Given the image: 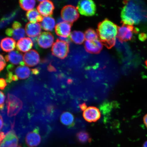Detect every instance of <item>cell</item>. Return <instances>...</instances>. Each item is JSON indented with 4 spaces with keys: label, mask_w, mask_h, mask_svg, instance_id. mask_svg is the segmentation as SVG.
I'll use <instances>...</instances> for the list:
<instances>
[{
    "label": "cell",
    "mask_w": 147,
    "mask_h": 147,
    "mask_svg": "<svg viewBox=\"0 0 147 147\" xmlns=\"http://www.w3.org/2000/svg\"><path fill=\"white\" fill-rule=\"evenodd\" d=\"M15 90L7 94L6 105L3 111L1 112L5 119V123L9 125L11 130L15 127L16 120L22 117L27 109L28 95L25 91ZM28 94V93H27Z\"/></svg>",
    "instance_id": "obj_1"
},
{
    "label": "cell",
    "mask_w": 147,
    "mask_h": 147,
    "mask_svg": "<svg viewBox=\"0 0 147 147\" xmlns=\"http://www.w3.org/2000/svg\"><path fill=\"white\" fill-rule=\"evenodd\" d=\"M121 13V19L124 25H139L147 21V8L141 1L125 2Z\"/></svg>",
    "instance_id": "obj_2"
},
{
    "label": "cell",
    "mask_w": 147,
    "mask_h": 147,
    "mask_svg": "<svg viewBox=\"0 0 147 147\" xmlns=\"http://www.w3.org/2000/svg\"><path fill=\"white\" fill-rule=\"evenodd\" d=\"M118 28L117 25L108 20H105L99 24L97 34L101 41L106 47L110 48L115 45Z\"/></svg>",
    "instance_id": "obj_3"
},
{
    "label": "cell",
    "mask_w": 147,
    "mask_h": 147,
    "mask_svg": "<svg viewBox=\"0 0 147 147\" xmlns=\"http://www.w3.org/2000/svg\"><path fill=\"white\" fill-rule=\"evenodd\" d=\"M51 51L54 56L63 59L67 57L69 53L68 43L58 39L53 44Z\"/></svg>",
    "instance_id": "obj_4"
},
{
    "label": "cell",
    "mask_w": 147,
    "mask_h": 147,
    "mask_svg": "<svg viewBox=\"0 0 147 147\" xmlns=\"http://www.w3.org/2000/svg\"><path fill=\"white\" fill-rule=\"evenodd\" d=\"M40 128L36 126L31 131L28 132L25 137V142L28 147H36L40 144L41 141Z\"/></svg>",
    "instance_id": "obj_5"
},
{
    "label": "cell",
    "mask_w": 147,
    "mask_h": 147,
    "mask_svg": "<svg viewBox=\"0 0 147 147\" xmlns=\"http://www.w3.org/2000/svg\"><path fill=\"white\" fill-rule=\"evenodd\" d=\"M78 9L79 12L81 14L86 16H93L96 11V5L94 1L91 0L79 1Z\"/></svg>",
    "instance_id": "obj_6"
},
{
    "label": "cell",
    "mask_w": 147,
    "mask_h": 147,
    "mask_svg": "<svg viewBox=\"0 0 147 147\" xmlns=\"http://www.w3.org/2000/svg\"><path fill=\"white\" fill-rule=\"evenodd\" d=\"M139 30L133 26L124 25L118 28L117 36L120 41H130L133 38L134 33H138Z\"/></svg>",
    "instance_id": "obj_7"
},
{
    "label": "cell",
    "mask_w": 147,
    "mask_h": 147,
    "mask_svg": "<svg viewBox=\"0 0 147 147\" xmlns=\"http://www.w3.org/2000/svg\"><path fill=\"white\" fill-rule=\"evenodd\" d=\"M61 16L64 21L71 24L78 19L79 12L78 9L73 5H66L61 10Z\"/></svg>",
    "instance_id": "obj_8"
},
{
    "label": "cell",
    "mask_w": 147,
    "mask_h": 147,
    "mask_svg": "<svg viewBox=\"0 0 147 147\" xmlns=\"http://www.w3.org/2000/svg\"><path fill=\"white\" fill-rule=\"evenodd\" d=\"M54 38L50 32H42L38 36L37 43L42 48L47 49L50 47L54 44Z\"/></svg>",
    "instance_id": "obj_9"
},
{
    "label": "cell",
    "mask_w": 147,
    "mask_h": 147,
    "mask_svg": "<svg viewBox=\"0 0 147 147\" xmlns=\"http://www.w3.org/2000/svg\"><path fill=\"white\" fill-rule=\"evenodd\" d=\"M23 59L25 65L29 67H32L39 63L40 57L37 51L32 49L24 55Z\"/></svg>",
    "instance_id": "obj_10"
},
{
    "label": "cell",
    "mask_w": 147,
    "mask_h": 147,
    "mask_svg": "<svg viewBox=\"0 0 147 147\" xmlns=\"http://www.w3.org/2000/svg\"><path fill=\"white\" fill-rule=\"evenodd\" d=\"M83 116L87 122H95L100 118L101 114L98 108L94 107H89L84 111Z\"/></svg>",
    "instance_id": "obj_11"
},
{
    "label": "cell",
    "mask_w": 147,
    "mask_h": 147,
    "mask_svg": "<svg viewBox=\"0 0 147 147\" xmlns=\"http://www.w3.org/2000/svg\"><path fill=\"white\" fill-rule=\"evenodd\" d=\"M55 30L56 34L60 37H68L71 34V24L63 21L62 20H59L55 27Z\"/></svg>",
    "instance_id": "obj_12"
},
{
    "label": "cell",
    "mask_w": 147,
    "mask_h": 147,
    "mask_svg": "<svg viewBox=\"0 0 147 147\" xmlns=\"http://www.w3.org/2000/svg\"><path fill=\"white\" fill-rule=\"evenodd\" d=\"M54 9V3L50 1H43L37 7L38 13L46 17L52 15Z\"/></svg>",
    "instance_id": "obj_13"
},
{
    "label": "cell",
    "mask_w": 147,
    "mask_h": 147,
    "mask_svg": "<svg viewBox=\"0 0 147 147\" xmlns=\"http://www.w3.org/2000/svg\"><path fill=\"white\" fill-rule=\"evenodd\" d=\"M84 46L88 52L93 54H97L100 52L102 48V42L98 39L93 41L86 40Z\"/></svg>",
    "instance_id": "obj_14"
},
{
    "label": "cell",
    "mask_w": 147,
    "mask_h": 147,
    "mask_svg": "<svg viewBox=\"0 0 147 147\" xmlns=\"http://www.w3.org/2000/svg\"><path fill=\"white\" fill-rule=\"evenodd\" d=\"M25 29L27 35L31 38L36 37L41 34V25L38 23H28L26 25Z\"/></svg>",
    "instance_id": "obj_15"
},
{
    "label": "cell",
    "mask_w": 147,
    "mask_h": 147,
    "mask_svg": "<svg viewBox=\"0 0 147 147\" xmlns=\"http://www.w3.org/2000/svg\"><path fill=\"white\" fill-rule=\"evenodd\" d=\"M19 139L14 130L7 132L3 142L8 147H16L18 146Z\"/></svg>",
    "instance_id": "obj_16"
},
{
    "label": "cell",
    "mask_w": 147,
    "mask_h": 147,
    "mask_svg": "<svg viewBox=\"0 0 147 147\" xmlns=\"http://www.w3.org/2000/svg\"><path fill=\"white\" fill-rule=\"evenodd\" d=\"M33 44V42L30 38H23L18 42L16 44V48L18 51L21 52H27L32 49Z\"/></svg>",
    "instance_id": "obj_17"
},
{
    "label": "cell",
    "mask_w": 147,
    "mask_h": 147,
    "mask_svg": "<svg viewBox=\"0 0 147 147\" xmlns=\"http://www.w3.org/2000/svg\"><path fill=\"white\" fill-rule=\"evenodd\" d=\"M7 62L10 61L15 65L20 64L23 62V57L22 54L17 51H13L9 53L5 57Z\"/></svg>",
    "instance_id": "obj_18"
},
{
    "label": "cell",
    "mask_w": 147,
    "mask_h": 147,
    "mask_svg": "<svg viewBox=\"0 0 147 147\" xmlns=\"http://www.w3.org/2000/svg\"><path fill=\"white\" fill-rule=\"evenodd\" d=\"M16 44V41L13 38L6 37L1 40V47L5 52H10L15 49Z\"/></svg>",
    "instance_id": "obj_19"
},
{
    "label": "cell",
    "mask_w": 147,
    "mask_h": 147,
    "mask_svg": "<svg viewBox=\"0 0 147 147\" xmlns=\"http://www.w3.org/2000/svg\"><path fill=\"white\" fill-rule=\"evenodd\" d=\"M41 24L42 29L47 31H53L56 26L55 19L50 16L44 17Z\"/></svg>",
    "instance_id": "obj_20"
},
{
    "label": "cell",
    "mask_w": 147,
    "mask_h": 147,
    "mask_svg": "<svg viewBox=\"0 0 147 147\" xmlns=\"http://www.w3.org/2000/svg\"><path fill=\"white\" fill-rule=\"evenodd\" d=\"M15 72L20 79L25 80L30 76V70L26 66H20L16 68Z\"/></svg>",
    "instance_id": "obj_21"
},
{
    "label": "cell",
    "mask_w": 147,
    "mask_h": 147,
    "mask_svg": "<svg viewBox=\"0 0 147 147\" xmlns=\"http://www.w3.org/2000/svg\"><path fill=\"white\" fill-rule=\"evenodd\" d=\"M70 38L71 41L74 43L80 45L85 41V34L80 31H75L71 33Z\"/></svg>",
    "instance_id": "obj_22"
},
{
    "label": "cell",
    "mask_w": 147,
    "mask_h": 147,
    "mask_svg": "<svg viewBox=\"0 0 147 147\" xmlns=\"http://www.w3.org/2000/svg\"><path fill=\"white\" fill-rule=\"evenodd\" d=\"M16 11L3 16L0 20V29L7 27L13 20L16 16Z\"/></svg>",
    "instance_id": "obj_23"
},
{
    "label": "cell",
    "mask_w": 147,
    "mask_h": 147,
    "mask_svg": "<svg viewBox=\"0 0 147 147\" xmlns=\"http://www.w3.org/2000/svg\"><path fill=\"white\" fill-rule=\"evenodd\" d=\"M60 120L62 124L65 125L71 126L74 121L73 115L68 112H64L60 116Z\"/></svg>",
    "instance_id": "obj_24"
},
{
    "label": "cell",
    "mask_w": 147,
    "mask_h": 147,
    "mask_svg": "<svg viewBox=\"0 0 147 147\" xmlns=\"http://www.w3.org/2000/svg\"><path fill=\"white\" fill-rule=\"evenodd\" d=\"M76 139L79 143L83 144L90 142L92 140L89 134L84 131H81L77 133Z\"/></svg>",
    "instance_id": "obj_25"
},
{
    "label": "cell",
    "mask_w": 147,
    "mask_h": 147,
    "mask_svg": "<svg viewBox=\"0 0 147 147\" xmlns=\"http://www.w3.org/2000/svg\"><path fill=\"white\" fill-rule=\"evenodd\" d=\"M20 7L23 10L28 11L32 10L35 6L36 1L34 0L26 1L21 0L19 1Z\"/></svg>",
    "instance_id": "obj_26"
},
{
    "label": "cell",
    "mask_w": 147,
    "mask_h": 147,
    "mask_svg": "<svg viewBox=\"0 0 147 147\" xmlns=\"http://www.w3.org/2000/svg\"><path fill=\"white\" fill-rule=\"evenodd\" d=\"M39 15V13L36 9H34L28 11L26 14V16L30 22L34 23L37 22L36 18Z\"/></svg>",
    "instance_id": "obj_27"
},
{
    "label": "cell",
    "mask_w": 147,
    "mask_h": 147,
    "mask_svg": "<svg viewBox=\"0 0 147 147\" xmlns=\"http://www.w3.org/2000/svg\"><path fill=\"white\" fill-rule=\"evenodd\" d=\"M84 34L86 40L93 41L98 39V34L92 29H88L86 31Z\"/></svg>",
    "instance_id": "obj_28"
},
{
    "label": "cell",
    "mask_w": 147,
    "mask_h": 147,
    "mask_svg": "<svg viewBox=\"0 0 147 147\" xmlns=\"http://www.w3.org/2000/svg\"><path fill=\"white\" fill-rule=\"evenodd\" d=\"M25 31L23 28H20L13 30L12 37L14 39L18 40L23 38L25 36Z\"/></svg>",
    "instance_id": "obj_29"
},
{
    "label": "cell",
    "mask_w": 147,
    "mask_h": 147,
    "mask_svg": "<svg viewBox=\"0 0 147 147\" xmlns=\"http://www.w3.org/2000/svg\"><path fill=\"white\" fill-rule=\"evenodd\" d=\"M6 65L5 58L1 54H0V72L4 69Z\"/></svg>",
    "instance_id": "obj_30"
},
{
    "label": "cell",
    "mask_w": 147,
    "mask_h": 147,
    "mask_svg": "<svg viewBox=\"0 0 147 147\" xmlns=\"http://www.w3.org/2000/svg\"><path fill=\"white\" fill-rule=\"evenodd\" d=\"M13 73L12 71H8V73L6 75V82L11 83L12 82L13 76Z\"/></svg>",
    "instance_id": "obj_31"
},
{
    "label": "cell",
    "mask_w": 147,
    "mask_h": 147,
    "mask_svg": "<svg viewBox=\"0 0 147 147\" xmlns=\"http://www.w3.org/2000/svg\"><path fill=\"white\" fill-rule=\"evenodd\" d=\"M6 80L3 78H0V89L3 90L7 86Z\"/></svg>",
    "instance_id": "obj_32"
},
{
    "label": "cell",
    "mask_w": 147,
    "mask_h": 147,
    "mask_svg": "<svg viewBox=\"0 0 147 147\" xmlns=\"http://www.w3.org/2000/svg\"><path fill=\"white\" fill-rule=\"evenodd\" d=\"M21 24L19 22L15 21L12 24V27L13 29H14V30H15V29L21 28Z\"/></svg>",
    "instance_id": "obj_33"
},
{
    "label": "cell",
    "mask_w": 147,
    "mask_h": 147,
    "mask_svg": "<svg viewBox=\"0 0 147 147\" xmlns=\"http://www.w3.org/2000/svg\"><path fill=\"white\" fill-rule=\"evenodd\" d=\"M5 97V95L3 92L0 91V105L4 104Z\"/></svg>",
    "instance_id": "obj_34"
},
{
    "label": "cell",
    "mask_w": 147,
    "mask_h": 147,
    "mask_svg": "<svg viewBox=\"0 0 147 147\" xmlns=\"http://www.w3.org/2000/svg\"><path fill=\"white\" fill-rule=\"evenodd\" d=\"M13 30L12 28H9L5 30V34L9 36H12L13 34Z\"/></svg>",
    "instance_id": "obj_35"
},
{
    "label": "cell",
    "mask_w": 147,
    "mask_h": 147,
    "mask_svg": "<svg viewBox=\"0 0 147 147\" xmlns=\"http://www.w3.org/2000/svg\"><path fill=\"white\" fill-rule=\"evenodd\" d=\"M59 39L61 40L62 41L66 42L68 43L70 41V39L68 37H60Z\"/></svg>",
    "instance_id": "obj_36"
},
{
    "label": "cell",
    "mask_w": 147,
    "mask_h": 147,
    "mask_svg": "<svg viewBox=\"0 0 147 147\" xmlns=\"http://www.w3.org/2000/svg\"><path fill=\"white\" fill-rule=\"evenodd\" d=\"M5 136V135L4 132L3 131L0 132V144L3 142Z\"/></svg>",
    "instance_id": "obj_37"
},
{
    "label": "cell",
    "mask_w": 147,
    "mask_h": 147,
    "mask_svg": "<svg viewBox=\"0 0 147 147\" xmlns=\"http://www.w3.org/2000/svg\"><path fill=\"white\" fill-rule=\"evenodd\" d=\"M32 74L38 75L40 73L39 69L38 68H35L32 69Z\"/></svg>",
    "instance_id": "obj_38"
},
{
    "label": "cell",
    "mask_w": 147,
    "mask_h": 147,
    "mask_svg": "<svg viewBox=\"0 0 147 147\" xmlns=\"http://www.w3.org/2000/svg\"><path fill=\"white\" fill-rule=\"evenodd\" d=\"M80 109L82 111H84L87 109V106L85 103L80 105Z\"/></svg>",
    "instance_id": "obj_39"
},
{
    "label": "cell",
    "mask_w": 147,
    "mask_h": 147,
    "mask_svg": "<svg viewBox=\"0 0 147 147\" xmlns=\"http://www.w3.org/2000/svg\"><path fill=\"white\" fill-rule=\"evenodd\" d=\"M3 120L2 117L0 114V130L2 129L3 126Z\"/></svg>",
    "instance_id": "obj_40"
},
{
    "label": "cell",
    "mask_w": 147,
    "mask_h": 147,
    "mask_svg": "<svg viewBox=\"0 0 147 147\" xmlns=\"http://www.w3.org/2000/svg\"><path fill=\"white\" fill-rule=\"evenodd\" d=\"M47 70L50 72H52V71H55V69L54 67H53V66L50 64V65H49L48 67H47Z\"/></svg>",
    "instance_id": "obj_41"
},
{
    "label": "cell",
    "mask_w": 147,
    "mask_h": 147,
    "mask_svg": "<svg viewBox=\"0 0 147 147\" xmlns=\"http://www.w3.org/2000/svg\"><path fill=\"white\" fill-rule=\"evenodd\" d=\"M143 123L147 128V114L144 115L143 118Z\"/></svg>",
    "instance_id": "obj_42"
},
{
    "label": "cell",
    "mask_w": 147,
    "mask_h": 147,
    "mask_svg": "<svg viewBox=\"0 0 147 147\" xmlns=\"http://www.w3.org/2000/svg\"><path fill=\"white\" fill-rule=\"evenodd\" d=\"M43 18L42 16L39 15L36 18V21L37 22H42L43 21Z\"/></svg>",
    "instance_id": "obj_43"
},
{
    "label": "cell",
    "mask_w": 147,
    "mask_h": 147,
    "mask_svg": "<svg viewBox=\"0 0 147 147\" xmlns=\"http://www.w3.org/2000/svg\"><path fill=\"white\" fill-rule=\"evenodd\" d=\"M5 106L4 104H2L0 105V111H3L5 109Z\"/></svg>",
    "instance_id": "obj_44"
},
{
    "label": "cell",
    "mask_w": 147,
    "mask_h": 147,
    "mask_svg": "<svg viewBox=\"0 0 147 147\" xmlns=\"http://www.w3.org/2000/svg\"><path fill=\"white\" fill-rule=\"evenodd\" d=\"M18 78H19L16 75H14L13 76V80L14 81H17L18 80Z\"/></svg>",
    "instance_id": "obj_45"
},
{
    "label": "cell",
    "mask_w": 147,
    "mask_h": 147,
    "mask_svg": "<svg viewBox=\"0 0 147 147\" xmlns=\"http://www.w3.org/2000/svg\"><path fill=\"white\" fill-rule=\"evenodd\" d=\"M0 147H8L3 142L0 144Z\"/></svg>",
    "instance_id": "obj_46"
},
{
    "label": "cell",
    "mask_w": 147,
    "mask_h": 147,
    "mask_svg": "<svg viewBox=\"0 0 147 147\" xmlns=\"http://www.w3.org/2000/svg\"><path fill=\"white\" fill-rule=\"evenodd\" d=\"M142 147H147V140L143 143Z\"/></svg>",
    "instance_id": "obj_47"
},
{
    "label": "cell",
    "mask_w": 147,
    "mask_h": 147,
    "mask_svg": "<svg viewBox=\"0 0 147 147\" xmlns=\"http://www.w3.org/2000/svg\"><path fill=\"white\" fill-rule=\"evenodd\" d=\"M22 147L21 146H16V147Z\"/></svg>",
    "instance_id": "obj_48"
},
{
    "label": "cell",
    "mask_w": 147,
    "mask_h": 147,
    "mask_svg": "<svg viewBox=\"0 0 147 147\" xmlns=\"http://www.w3.org/2000/svg\"><path fill=\"white\" fill-rule=\"evenodd\" d=\"M1 38H0V42H1ZM0 45H1V44H0ZM1 50V46H0V51Z\"/></svg>",
    "instance_id": "obj_49"
},
{
    "label": "cell",
    "mask_w": 147,
    "mask_h": 147,
    "mask_svg": "<svg viewBox=\"0 0 147 147\" xmlns=\"http://www.w3.org/2000/svg\"><path fill=\"white\" fill-rule=\"evenodd\" d=\"M146 65L147 67V60L146 61Z\"/></svg>",
    "instance_id": "obj_50"
}]
</instances>
